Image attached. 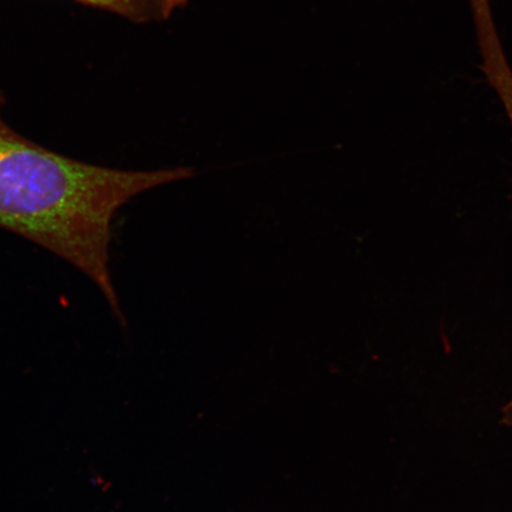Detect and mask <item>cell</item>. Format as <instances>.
I'll list each match as a JSON object with an SVG mask.
<instances>
[{
    "label": "cell",
    "mask_w": 512,
    "mask_h": 512,
    "mask_svg": "<svg viewBox=\"0 0 512 512\" xmlns=\"http://www.w3.org/2000/svg\"><path fill=\"white\" fill-rule=\"evenodd\" d=\"M5 105L0 92V229L78 268L125 325L110 272L115 214L140 192L194 176V171H125L61 155L6 123Z\"/></svg>",
    "instance_id": "obj_1"
},
{
    "label": "cell",
    "mask_w": 512,
    "mask_h": 512,
    "mask_svg": "<svg viewBox=\"0 0 512 512\" xmlns=\"http://www.w3.org/2000/svg\"><path fill=\"white\" fill-rule=\"evenodd\" d=\"M478 50L482 61L480 68L501 100L512 128V69L503 42L498 36L485 37L479 42ZM503 422L512 426V398L503 409Z\"/></svg>",
    "instance_id": "obj_2"
},
{
    "label": "cell",
    "mask_w": 512,
    "mask_h": 512,
    "mask_svg": "<svg viewBox=\"0 0 512 512\" xmlns=\"http://www.w3.org/2000/svg\"><path fill=\"white\" fill-rule=\"evenodd\" d=\"M73 2L142 25L169 21L177 12L187 8L190 0H73Z\"/></svg>",
    "instance_id": "obj_3"
}]
</instances>
